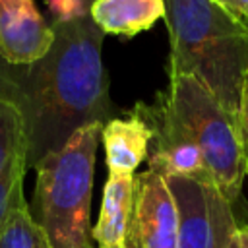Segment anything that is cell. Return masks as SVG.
Instances as JSON below:
<instances>
[{
    "mask_svg": "<svg viewBox=\"0 0 248 248\" xmlns=\"http://www.w3.org/2000/svg\"><path fill=\"white\" fill-rule=\"evenodd\" d=\"M54 41L48 52L27 66L0 58V95L14 101L27 126V163L60 149L74 132L87 124L114 118L103 66L105 33L91 16L52 21Z\"/></svg>",
    "mask_w": 248,
    "mask_h": 248,
    "instance_id": "cell-1",
    "label": "cell"
},
{
    "mask_svg": "<svg viewBox=\"0 0 248 248\" xmlns=\"http://www.w3.org/2000/svg\"><path fill=\"white\" fill-rule=\"evenodd\" d=\"M167 74L196 78L227 110L238 112L248 72V21L215 0H165Z\"/></svg>",
    "mask_w": 248,
    "mask_h": 248,
    "instance_id": "cell-2",
    "label": "cell"
},
{
    "mask_svg": "<svg viewBox=\"0 0 248 248\" xmlns=\"http://www.w3.org/2000/svg\"><path fill=\"white\" fill-rule=\"evenodd\" d=\"M101 130L97 122L79 128L60 149L33 165L37 180L31 215L52 248H95L89 209Z\"/></svg>",
    "mask_w": 248,
    "mask_h": 248,
    "instance_id": "cell-3",
    "label": "cell"
},
{
    "mask_svg": "<svg viewBox=\"0 0 248 248\" xmlns=\"http://www.w3.org/2000/svg\"><path fill=\"white\" fill-rule=\"evenodd\" d=\"M163 91L188 136L202 151L213 184L227 202L234 203L248 174V140L238 112L227 110L188 74L169 76Z\"/></svg>",
    "mask_w": 248,
    "mask_h": 248,
    "instance_id": "cell-4",
    "label": "cell"
},
{
    "mask_svg": "<svg viewBox=\"0 0 248 248\" xmlns=\"http://www.w3.org/2000/svg\"><path fill=\"white\" fill-rule=\"evenodd\" d=\"M180 217L178 248H225L238 223L232 203L209 178L165 176Z\"/></svg>",
    "mask_w": 248,
    "mask_h": 248,
    "instance_id": "cell-5",
    "label": "cell"
},
{
    "mask_svg": "<svg viewBox=\"0 0 248 248\" xmlns=\"http://www.w3.org/2000/svg\"><path fill=\"white\" fill-rule=\"evenodd\" d=\"M134 110L147 122L151 130L147 169L163 176L211 180L202 151L188 136L163 89L155 95L153 103H136Z\"/></svg>",
    "mask_w": 248,
    "mask_h": 248,
    "instance_id": "cell-6",
    "label": "cell"
},
{
    "mask_svg": "<svg viewBox=\"0 0 248 248\" xmlns=\"http://www.w3.org/2000/svg\"><path fill=\"white\" fill-rule=\"evenodd\" d=\"M180 217L163 174L147 169L134 176V207L124 248H178Z\"/></svg>",
    "mask_w": 248,
    "mask_h": 248,
    "instance_id": "cell-7",
    "label": "cell"
},
{
    "mask_svg": "<svg viewBox=\"0 0 248 248\" xmlns=\"http://www.w3.org/2000/svg\"><path fill=\"white\" fill-rule=\"evenodd\" d=\"M54 41L35 0H0V58L12 66L41 60Z\"/></svg>",
    "mask_w": 248,
    "mask_h": 248,
    "instance_id": "cell-8",
    "label": "cell"
},
{
    "mask_svg": "<svg viewBox=\"0 0 248 248\" xmlns=\"http://www.w3.org/2000/svg\"><path fill=\"white\" fill-rule=\"evenodd\" d=\"M101 143L110 176L136 174L141 161L149 155L151 130L147 122L132 108L124 116H114L103 124Z\"/></svg>",
    "mask_w": 248,
    "mask_h": 248,
    "instance_id": "cell-9",
    "label": "cell"
},
{
    "mask_svg": "<svg viewBox=\"0 0 248 248\" xmlns=\"http://www.w3.org/2000/svg\"><path fill=\"white\" fill-rule=\"evenodd\" d=\"M134 176L136 174H108L103 188L99 217L91 229L95 248H124L134 207Z\"/></svg>",
    "mask_w": 248,
    "mask_h": 248,
    "instance_id": "cell-10",
    "label": "cell"
},
{
    "mask_svg": "<svg viewBox=\"0 0 248 248\" xmlns=\"http://www.w3.org/2000/svg\"><path fill=\"white\" fill-rule=\"evenodd\" d=\"M89 16L105 35L130 39L165 17V0H95Z\"/></svg>",
    "mask_w": 248,
    "mask_h": 248,
    "instance_id": "cell-11",
    "label": "cell"
},
{
    "mask_svg": "<svg viewBox=\"0 0 248 248\" xmlns=\"http://www.w3.org/2000/svg\"><path fill=\"white\" fill-rule=\"evenodd\" d=\"M27 155V126L19 107L0 95V170Z\"/></svg>",
    "mask_w": 248,
    "mask_h": 248,
    "instance_id": "cell-12",
    "label": "cell"
},
{
    "mask_svg": "<svg viewBox=\"0 0 248 248\" xmlns=\"http://www.w3.org/2000/svg\"><path fill=\"white\" fill-rule=\"evenodd\" d=\"M0 248H52L46 232L31 215L29 203H21L0 232Z\"/></svg>",
    "mask_w": 248,
    "mask_h": 248,
    "instance_id": "cell-13",
    "label": "cell"
},
{
    "mask_svg": "<svg viewBox=\"0 0 248 248\" xmlns=\"http://www.w3.org/2000/svg\"><path fill=\"white\" fill-rule=\"evenodd\" d=\"M27 155H19L6 169L0 170V232L8 225L14 211L25 203L23 178L27 170Z\"/></svg>",
    "mask_w": 248,
    "mask_h": 248,
    "instance_id": "cell-14",
    "label": "cell"
},
{
    "mask_svg": "<svg viewBox=\"0 0 248 248\" xmlns=\"http://www.w3.org/2000/svg\"><path fill=\"white\" fill-rule=\"evenodd\" d=\"M95 0H46V6L52 14V21H70L83 16H89Z\"/></svg>",
    "mask_w": 248,
    "mask_h": 248,
    "instance_id": "cell-15",
    "label": "cell"
},
{
    "mask_svg": "<svg viewBox=\"0 0 248 248\" xmlns=\"http://www.w3.org/2000/svg\"><path fill=\"white\" fill-rule=\"evenodd\" d=\"M238 118L244 130V136L248 140V72L244 76V83H242V91H240V103H238Z\"/></svg>",
    "mask_w": 248,
    "mask_h": 248,
    "instance_id": "cell-16",
    "label": "cell"
},
{
    "mask_svg": "<svg viewBox=\"0 0 248 248\" xmlns=\"http://www.w3.org/2000/svg\"><path fill=\"white\" fill-rule=\"evenodd\" d=\"M215 2L227 8L229 12H232L234 16L242 17L244 21H248V0H215Z\"/></svg>",
    "mask_w": 248,
    "mask_h": 248,
    "instance_id": "cell-17",
    "label": "cell"
},
{
    "mask_svg": "<svg viewBox=\"0 0 248 248\" xmlns=\"http://www.w3.org/2000/svg\"><path fill=\"white\" fill-rule=\"evenodd\" d=\"M238 238L242 248H248V225H238Z\"/></svg>",
    "mask_w": 248,
    "mask_h": 248,
    "instance_id": "cell-18",
    "label": "cell"
},
{
    "mask_svg": "<svg viewBox=\"0 0 248 248\" xmlns=\"http://www.w3.org/2000/svg\"><path fill=\"white\" fill-rule=\"evenodd\" d=\"M225 248H242V244H240V238H238V227H236V231L232 232V236L229 238V242L225 244Z\"/></svg>",
    "mask_w": 248,
    "mask_h": 248,
    "instance_id": "cell-19",
    "label": "cell"
},
{
    "mask_svg": "<svg viewBox=\"0 0 248 248\" xmlns=\"http://www.w3.org/2000/svg\"><path fill=\"white\" fill-rule=\"evenodd\" d=\"M246 176H248V174H246Z\"/></svg>",
    "mask_w": 248,
    "mask_h": 248,
    "instance_id": "cell-20",
    "label": "cell"
}]
</instances>
